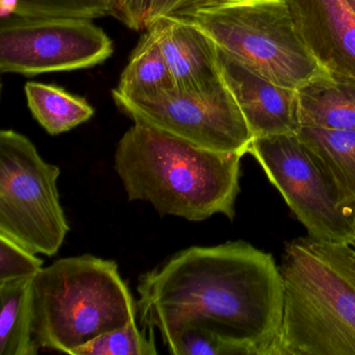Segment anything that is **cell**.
I'll list each match as a JSON object with an SVG mask.
<instances>
[{
    "instance_id": "obj_1",
    "label": "cell",
    "mask_w": 355,
    "mask_h": 355,
    "mask_svg": "<svg viewBox=\"0 0 355 355\" xmlns=\"http://www.w3.org/2000/svg\"><path fill=\"white\" fill-rule=\"evenodd\" d=\"M141 323L162 340L202 327L270 355L282 325L284 284L271 253L245 241L178 251L141 276Z\"/></svg>"
},
{
    "instance_id": "obj_2",
    "label": "cell",
    "mask_w": 355,
    "mask_h": 355,
    "mask_svg": "<svg viewBox=\"0 0 355 355\" xmlns=\"http://www.w3.org/2000/svg\"><path fill=\"white\" fill-rule=\"evenodd\" d=\"M243 157L135 123L118 142L114 168L128 200L149 202L161 216L234 220Z\"/></svg>"
},
{
    "instance_id": "obj_3",
    "label": "cell",
    "mask_w": 355,
    "mask_h": 355,
    "mask_svg": "<svg viewBox=\"0 0 355 355\" xmlns=\"http://www.w3.org/2000/svg\"><path fill=\"white\" fill-rule=\"evenodd\" d=\"M279 270L284 313L270 355H355V244L294 239Z\"/></svg>"
},
{
    "instance_id": "obj_4",
    "label": "cell",
    "mask_w": 355,
    "mask_h": 355,
    "mask_svg": "<svg viewBox=\"0 0 355 355\" xmlns=\"http://www.w3.org/2000/svg\"><path fill=\"white\" fill-rule=\"evenodd\" d=\"M137 313V301L111 259L66 257L33 278V334L40 348L72 355L101 334L136 321Z\"/></svg>"
},
{
    "instance_id": "obj_5",
    "label": "cell",
    "mask_w": 355,
    "mask_h": 355,
    "mask_svg": "<svg viewBox=\"0 0 355 355\" xmlns=\"http://www.w3.org/2000/svg\"><path fill=\"white\" fill-rule=\"evenodd\" d=\"M176 14L279 86L298 90L324 71L301 39L286 0H192Z\"/></svg>"
},
{
    "instance_id": "obj_6",
    "label": "cell",
    "mask_w": 355,
    "mask_h": 355,
    "mask_svg": "<svg viewBox=\"0 0 355 355\" xmlns=\"http://www.w3.org/2000/svg\"><path fill=\"white\" fill-rule=\"evenodd\" d=\"M60 174L28 137L0 132V236L35 254L59 252L70 230L58 190Z\"/></svg>"
},
{
    "instance_id": "obj_7",
    "label": "cell",
    "mask_w": 355,
    "mask_h": 355,
    "mask_svg": "<svg viewBox=\"0 0 355 355\" xmlns=\"http://www.w3.org/2000/svg\"><path fill=\"white\" fill-rule=\"evenodd\" d=\"M291 211L318 240L355 244V205L336 187L297 135L253 139L248 149Z\"/></svg>"
},
{
    "instance_id": "obj_8",
    "label": "cell",
    "mask_w": 355,
    "mask_h": 355,
    "mask_svg": "<svg viewBox=\"0 0 355 355\" xmlns=\"http://www.w3.org/2000/svg\"><path fill=\"white\" fill-rule=\"evenodd\" d=\"M135 123L178 137L201 148L245 155L253 138L225 83L198 91H165L149 98L113 97Z\"/></svg>"
},
{
    "instance_id": "obj_9",
    "label": "cell",
    "mask_w": 355,
    "mask_h": 355,
    "mask_svg": "<svg viewBox=\"0 0 355 355\" xmlns=\"http://www.w3.org/2000/svg\"><path fill=\"white\" fill-rule=\"evenodd\" d=\"M114 43L92 20L82 18L8 17L0 28L1 73L35 76L101 65Z\"/></svg>"
},
{
    "instance_id": "obj_10",
    "label": "cell",
    "mask_w": 355,
    "mask_h": 355,
    "mask_svg": "<svg viewBox=\"0 0 355 355\" xmlns=\"http://www.w3.org/2000/svg\"><path fill=\"white\" fill-rule=\"evenodd\" d=\"M217 51L222 78L252 138L297 135L302 126L298 90L276 85L219 47Z\"/></svg>"
},
{
    "instance_id": "obj_11",
    "label": "cell",
    "mask_w": 355,
    "mask_h": 355,
    "mask_svg": "<svg viewBox=\"0 0 355 355\" xmlns=\"http://www.w3.org/2000/svg\"><path fill=\"white\" fill-rule=\"evenodd\" d=\"M297 30L324 71L355 78V11L348 0H286Z\"/></svg>"
},
{
    "instance_id": "obj_12",
    "label": "cell",
    "mask_w": 355,
    "mask_h": 355,
    "mask_svg": "<svg viewBox=\"0 0 355 355\" xmlns=\"http://www.w3.org/2000/svg\"><path fill=\"white\" fill-rule=\"evenodd\" d=\"M150 28L163 49L175 90H205L223 82L217 46L194 22L173 14Z\"/></svg>"
},
{
    "instance_id": "obj_13",
    "label": "cell",
    "mask_w": 355,
    "mask_h": 355,
    "mask_svg": "<svg viewBox=\"0 0 355 355\" xmlns=\"http://www.w3.org/2000/svg\"><path fill=\"white\" fill-rule=\"evenodd\" d=\"M298 96L302 126L355 130V78L323 71Z\"/></svg>"
},
{
    "instance_id": "obj_14",
    "label": "cell",
    "mask_w": 355,
    "mask_h": 355,
    "mask_svg": "<svg viewBox=\"0 0 355 355\" xmlns=\"http://www.w3.org/2000/svg\"><path fill=\"white\" fill-rule=\"evenodd\" d=\"M297 137L331 180L343 203L355 205V130L301 126Z\"/></svg>"
},
{
    "instance_id": "obj_15",
    "label": "cell",
    "mask_w": 355,
    "mask_h": 355,
    "mask_svg": "<svg viewBox=\"0 0 355 355\" xmlns=\"http://www.w3.org/2000/svg\"><path fill=\"white\" fill-rule=\"evenodd\" d=\"M174 83L161 44L151 28L147 30L130 55L113 97L143 99L173 90Z\"/></svg>"
},
{
    "instance_id": "obj_16",
    "label": "cell",
    "mask_w": 355,
    "mask_h": 355,
    "mask_svg": "<svg viewBox=\"0 0 355 355\" xmlns=\"http://www.w3.org/2000/svg\"><path fill=\"white\" fill-rule=\"evenodd\" d=\"M34 277L0 284V355L38 354L33 334Z\"/></svg>"
},
{
    "instance_id": "obj_17",
    "label": "cell",
    "mask_w": 355,
    "mask_h": 355,
    "mask_svg": "<svg viewBox=\"0 0 355 355\" xmlns=\"http://www.w3.org/2000/svg\"><path fill=\"white\" fill-rule=\"evenodd\" d=\"M24 92L33 117L51 136L69 132L94 116V109L86 99L60 87L28 82Z\"/></svg>"
},
{
    "instance_id": "obj_18",
    "label": "cell",
    "mask_w": 355,
    "mask_h": 355,
    "mask_svg": "<svg viewBox=\"0 0 355 355\" xmlns=\"http://www.w3.org/2000/svg\"><path fill=\"white\" fill-rule=\"evenodd\" d=\"M1 18H82L93 20L113 15L114 6L110 0H1Z\"/></svg>"
},
{
    "instance_id": "obj_19",
    "label": "cell",
    "mask_w": 355,
    "mask_h": 355,
    "mask_svg": "<svg viewBox=\"0 0 355 355\" xmlns=\"http://www.w3.org/2000/svg\"><path fill=\"white\" fill-rule=\"evenodd\" d=\"M174 355H259L250 345L202 327H186L164 340Z\"/></svg>"
},
{
    "instance_id": "obj_20",
    "label": "cell",
    "mask_w": 355,
    "mask_h": 355,
    "mask_svg": "<svg viewBox=\"0 0 355 355\" xmlns=\"http://www.w3.org/2000/svg\"><path fill=\"white\" fill-rule=\"evenodd\" d=\"M147 329V328H146ZM155 330H140L136 321L101 334L72 355H155Z\"/></svg>"
},
{
    "instance_id": "obj_21",
    "label": "cell",
    "mask_w": 355,
    "mask_h": 355,
    "mask_svg": "<svg viewBox=\"0 0 355 355\" xmlns=\"http://www.w3.org/2000/svg\"><path fill=\"white\" fill-rule=\"evenodd\" d=\"M191 1L192 0H118L112 16L130 30L146 32L157 20L178 13Z\"/></svg>"
},
{
    "instance_id": "obj_22",
    "label": "cell",
    "mask_w": 355,
    "mask_h": 355,
    "mask_svg": "<svg viewBox=\"0 0 355 355\" xmlns=\"http://www.w3.org/2000/svg\"><path fill=\"white\" fill-rule=\"evenodd\" d=\"M42 268V259L35 253L0 236V284L34 277Z\"/></svg>"
},
{
    "instance_id": "obj_23",
    "label": "cell",
    "mask_w": 355,
    "mask_h": 355,
    "mask_svg": "<svg viewBox=\"0 0 355 355\" xmlns=\"http://www.w3.org/2000/svg\"><path fill=\"white\" fill-rule=\"evenodd\" d=\"M348 3H350L351 7L355 11V0H348Z\"/></svg>"
},
{
    "instance_id": "obj_24",
    "label": "cell",
    "mask_w": 355,
    "mask_h": 355,
    "mask_svg": "<svg viewBox=\"0 0 355 355\" xmlns=\"http://www.w3.org/2000/svg\"><path fill=\"white\" fill-rule=\"evenodd\" d=\"M112 3H113L114 8H115L116 3H117L118 0H110Z\"/></svg>"
}]
</instances>
